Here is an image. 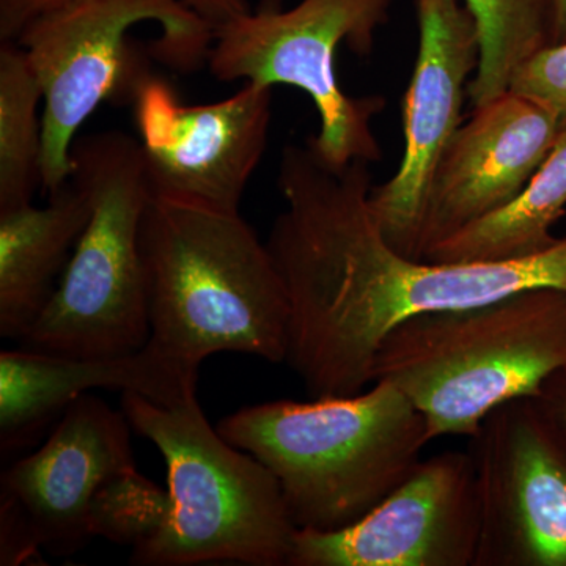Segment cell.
Returning a JSON list of instances; mask_svg holds the SVG:
<instances>
[{
	"label": "cell",
	"mask_w": 566,
	"mask_h": 566,
	"mask_svg": "<svg viewBox=\"0 0 566 566\" xmlns=\"http://www.w3.org/2000/svg\"><path fill=\"white\" fill-rule=\"evenodd\" d=\"M371 164L327 166L289 144L277 186L285 211L266 245L290 301L285 363L312 398L353 397L375 382L386 335L416 315L458 311L521 290H566V238L546 251L486 263L412 260L387 243L368 197Z\"/></svg>",
	"instance_id": "1"
},
{
	"label": "cell",
	"mask_w": 566,
	"mask_h": 566,
	"mask_svg": "<svg viewBox=\"0 0 566 566\" xmlns=\"http://www.w3.org/2000/svg\"><path fill=\"white\" fill-rule=\"evenodd\" d=\"M139 245L148 344L193 370L223 352L285 363L289 293L240 212L150 199Z\"/></svg>",
	"instance_id": "2"
},
{
	"label": "cell",
	"mask_w": 566,
	"mask_h": 566,
	"mask_svg": "<svg viewBox=\"0 0 566 566\" xmlns=\"http://www.w3.org/2000/svg\"><path fill=\"white\" fill-rule=\"evenodd\" d=\"M374 385L353 397L245 406L216 428L277 476L297 528L340 531L400 486L430 442L411 400Z\"/></svg>",
	"instance_id": "3"
},
{
	"label": "cell",
	"mask_w": 566,
	"mask_h": 566,
	"mask_svg": "<svg viewBox=\"0 0 566 566\" xmlns=\"http://www.w3.org/2000/svg\"><path fill=\"white\" fill-rule=\"evenodd\" d=\"M562 368L566 290L539 286L398 324L376 354L375 381L411 400L431 442L471 436L497 406L536 397Z\"/></svg>",
	"instance_id": "4"
},
{
	"label": "cell",
	"mask_w": 566,
	"mask_h": 566,
	"mask_svg": "<svg viewBox=\"0 0 566 566\" xmlns=\"http://www.w3.org/2000/svg\"><path fill=\"white\" fill-rule=\"evenodd\" d=\"M122 409L161 452L172 497L161 531L133 547V565L289 566L297 527L277 476L223 439L197 397L163 406L122 392Z\"/></svg>",
	"instance_id": "5"
},
{
	"label": "cell",
	"mask_w": 566,
	"mask_h": 566,
	"mask_svg": "<svg viewBox=\"0 0 566 566\" xmlns=\"http://www.w3.org/2000/svg\"><path fill=\"white\" fill-rule=\"evenodd\" d=\"M71 163L88 221L21 348L81 359L137 352L150 338L139 237L151 193L139 142L117 129L88 134L74 140Z\"/></svg>",
	"instance_id": "6"
},
{
	"label": "cell",
	"mask_w": 566,
	"mask_h": 566,
	"mask_svg": "<svg viewBox=\"0 0 566 566\" xmlns=\"http://www.w3.org/2000/svg\"><path fill=\"white\" fill-rule=\"evenodd\" d=\"M155 22L161 36L151 57L191 73L207 66L214 29L180 0H71L31 22L17 43L43 92L41 188L48 193L70 181L76 134L104 103L129 106L147 54L129 31Z\"/></svg>",
	"instance_id": "7"
},
{
	"label": "cell",
	"mask_w": 566,
	"mask_h": 566,
	"mask_svg": "<svg viewBox=\"0 0 566 566\" xmlns=\"http://www.w3.org/2000/svg\"><path fill=\"white\" fill-rule=\"evenodd\" d=\"M394 0H303L281 10L266 0L214 29L207 66L221 82L290 85L311 96L319 132L307 144L327 166L381 161L375 118L386 109L381 95L349 96L337 80V50L374 54L376 33L389 20Z\"/></svg>",
	"instance_id": "8"
},
{
	"label": "cell",
	"mask_w": 566,
	"mask_h": 566,
	"mask_svg": "<svg viewBox=\"0 0 566 566\" xmlns=\"http://www.w3.org/2000/svg\"><path fill=\"white\" fill-rule=\"evenodd\" d=\"M479 497L474 566H566V431L536 397L497 406L469 436Z\"/></svg>",
	"instance_id": "9"
},
{
	"label": "cell",
	"mask_w": 566,
	"mask_h": 566,
	"mask_svg": "<svg viewBox=\"0 0 566 566\" xmlns=\"http://www.w3.org/2000/svg\"><path fill=\"white\" fill-rule=\"evenodd\" d=\"M129 106L151 199L240 212L266 150L273 88L244 82L229 98L189 106L150 70Z\"/></svg>",
	"instance_id": "10"
},
{
	"label": "cell",
	"mask_w": 566,
	"mask_h": 566,
	"mask_svg": "<svg viewBox=\"0 0 566 566\" xmlns=\"http://www.w3.org/2000/svg\"><path fill=\"white\" fill-rule=\"evenodd\" d=\"M415 7L419 50L403 99V159L389 181L371 188L368 207L387 243L420 260L428 192L463 122L469 82L479 69L480 36L461 0H415Z\"/></svg>",
	"instance_id": "11"
},
{
	"label": "cell",
	"mask_w": 566,
	"mask_h": 566,
	"mask_svg": "<svg viewBox=\"0 0 566 566\" xmlns=\"http://www.w3.org/2000/svg\"><path fill=\"white\" fill-rule=\"evenodd\" d=\"M480 538L468 452L420 460L385 501L340 531L297 528L289 566H474Z\"/></svg>",
	"instance_id": "12"
},
{
	"label": "cell",
	"mask_w": 566,
	"mask_h": 566,
	"mask_svg": "<svg viewBox=\"0 0 566 566\" xmlns=\"http://www.w3.org/2000/svg\"><path fill=\"white\" fill-rule=\"evenodd\" d=\"M132 423L102 398L82 394L63 411L46 444L0 479V509L28 526L40 549L71 556L92 539L88 510L96 490L136 468Z\"/></svg>",
	"instance_id": "13"
},
{
	"label": "cell",
	"mask_w": 566,
	"mask_h": 566,
	"mask_svg": "<svg viewBox=\"0 0 566 566\" xmlns=\"http://www.w3.org/2000/svg\"><path fill=\"white\" fill-rule=\"evenodd\" d=\"M562 133L553 111L521 93L506 91L474 107L447 145L431 181L420 260L464 227L509 207Z\"/></svg>",
	"instance_id": "14"
},
{
	"label": "cell",
	"mask_w": 566,
	"mask_h": 566,
	"mask_svg": "<svg viewBox=\"0 0 566 566\" xmlns=\"http://www.w3.org/2000/svg\"><path fill=\"white\" fill-rule=\"evenodd\" d=\"M199 370L148 344L117 357L57 356L20 348L0 353V446L3 452L31 439L71 401L93 389L136 392L174 406L197 397Z\"/></svg>",
	"instance_id": "15"
},
{
	"label": "cell",
	"mask_w": 566,
	"mask_h": 566,
	"mask_svg": "<svg viewBox=\"0 0 566 566\" xmlns=\"http://www.w3.org/2000/svg\"><path fill=\"white\" fill-rule=\"evenodd\" d=\"M43 208L0 211V335L20 342L50 304L88 221L87 199L73 181Z\"/></svg>",
	"instance_id": "16"
},
{
	"label": "cell",
	"mask_w": 566,
	"mask_h": 566,
	"mask_svg": "<svg viewBox=\"0 0 566 566\" xmlns=\"http://www.w3.org/2000/svg\"><path fill=\"white\" fill-rule=\"evenodd\" d=\"M566 210V132L504 210L495 211L428 249L423 262L486 263L527 259L558 238L553 227Z\"/></svg>",
	"instance_id": "17"
},
{
	"label": "cell",
	"mask_w": 566,
	"mask_h": 566,
	"mask_svg": "<svg viewBox=\"0 0 566 566\" xmlns=\"http://www.w3.org/2000/svg\"><path fill=\"white\" fill-rule=\"evenodd\" d=\"M41 99L24 50L17 41H0V211L31 205L41 186Z\"/></svg>",
	"instance_id": "18"
},
{
	"label": "cell",
	"mask_w": 566,
	"mask_h": 566,
	"mask_svg": "<svg viewBox=\"0 0 566 566\" xmlns=\"http://www.w3.org/2000/svg\"><path fill=\"white\" fill-rule=\"evenodd\" d=\"M480 36V62L469 82L472 106L510 88L527 59L554 44V0H463Z\"/></svg>",
	"instance_id": "19"
},
{
	"label": "cell",
	"mask_w": 566,
	"mask_h": 566,
	"mask_svg": "<svg viewBox=\"0 0 566 566\" xmlns=\"http://www.w3.org/2000/svg\"><path fill=\"white\" fill-rule=\"evenodd\" d=\"M172 497L139 474L137 468L126 469L104 480L93 495L88 510L92 538L103 536L115 545L136 547L169 520Z\"/></svg>",
	"instance_id": "20"
},
{
	"label": "cell",
	"mask_w": 566,
	"mask_h": 566,
	"mask_svg": "<svg viewBox=\"0 0 566 566\" xmlns=\"http://www.w3.org/2000/svg\"><path fill=\"white\" fill-rule=\"evenodd\" d=\"M509 91L553 111L566 132V41L549 44L527 59L513 74Z\"/></svg>",
	"instance_id": "21"
},
{
	"label": "cell",
	"mask_w": 566,
	"mask_h": 566,
	"mask_svg": "<svg viewBox=\"0 0 566 566\" xmlns=\"http://www.w3.org/2000/svg\"><path fill=\"white\" fill-rule=\"evenodd\" d=\"M71 0H0V41H17L31 22Z\"/></svg>",
	"instance_id": "22"
},
{
	"label": "cell",
	"mask_w": 566,
	"mask_h": 566,
	"mask_svg": "<svg viewBox=\"0 0 566 566\" xmlns=\"http://www.w3.org/2000/svg\"><path fill=\"white\" fill-rule=\"evenodd\" d=\"M180 2L193 13L199 14L212 29L251 11L245 0H180Z\"/></svg>",
	"instance_id": "23"
},
{
	"label": "cell",
	"mask_w": 566,
	"mask_h": 566,
	"mask_svg": "<svg viewBox=\"0 0 566 566\" xmlns=\"http://www.w3.org/2000/svg\"><path fill=\"white\" fill-rule=\"evenodd\" d=\"M536 398L566 431V368L549 376Z\"/></svg>",
	"instance_id": "24"
},
{
	"label": "cell",
	"mask_w": 566,
	"mask_h": 566,
	"mask_svg": "<svg viewBox=\"0 0 566 566\" xmlns=\"http://www.w3.org/2000/svg\"><path fill=\"white\" fill-rule=\"evenodd\" d=\"M554 44L566 41V0H554Z\"/></svg>",
	"instance_id": "25"
}]
</instances>
